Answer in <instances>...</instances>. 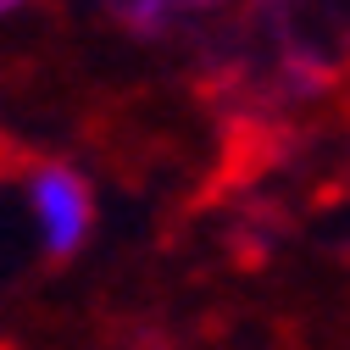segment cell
Returning <instances> with one entry per match:
<instances>
[{
    "label": "cell",
    "mask_w": 350,
    "mask_h": 350,
    "mask_svg": "<svg viewBox=\"0 0 350 350\" xmlns=\"http://www.w3.org/2000/svg\"><path fill=\"white\" fill-rule=\"evenodd\" d=\"M17 6H23V0H0V12H17Z\"/></svg>",
    "instance_id": "7a4b0ae2"
},
{
    "label": "cell",
    "mask_w": 350,
    "mask_h": 350,
    "mask_svg": "<svg viewBox=\"0 0 350 350\" xmlns=\"http://www.w3.org/2000/svg\"><path fill=\"white\" fill-rule=\"evenodd\" d=\"M28 200H33V217H39V234H45V250L72 256L83 245V234H90V189L67 167H45V172H33Z\"/></svg>",
    "instance_id": "6da1fadb"
}]
</instances>
